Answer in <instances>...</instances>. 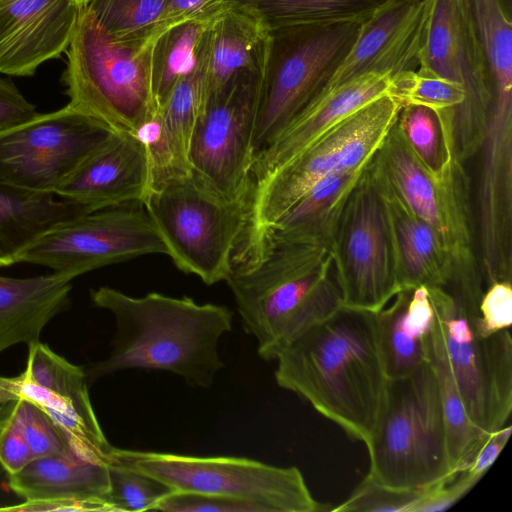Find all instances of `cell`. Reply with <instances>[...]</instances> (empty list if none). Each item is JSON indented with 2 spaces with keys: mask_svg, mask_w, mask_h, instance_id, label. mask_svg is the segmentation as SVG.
<instances>
[{
  "mask_svg": "<svg viewBox=\"0 0 512 512\" xmlns=\"http://www.w3.org/2000/svg\"><path fill=\"white\" fill-rule=\"evenodd\" d=\"M155 510L167 512H265L263 507L247 500L188 491H173L157 504Z\"/></svg>",
  "mask_w": 512,
  "mask_h": 512,
  "instance_id": "42",
  "label": "cell"
},
{
  "mask_svg": "<svg viewBox=\"0 0 512 512\" xmlns=\"http://www.w3.org/2000/svg\"><path fill=\"white\" fill-rule=\"evenodd\" d=\"M511 433L512 425L510 424L490 433L466 470L481 480L498 458Z\"/></svg>",
  "mask_w": 512,
  "mask_h": 512,
  "instance_id": "45",
  "label": "cell"
},
{
  "mask_svg": "<svg viewBox=\"0 0 512 512\" xmlns=\"http://www.w3.org/2000/svg\"><path fill=\"white\" fill-rule=\"evenodd\" d=\"M168 0H87L100 26L121 41L145 40L159 21Z\"/></svg>",
  "mask_w": 512,
  "mask_h": 512,
  "instance_id": "33",
  "label": "cell"
},
{
  "mask_svg": "<svg viewBox=\"0 0 512 512\" xmlns=\"http://www.w3.org/2000/svg\"><path fill=\"white\" fill-rule=\"evenodd\" d=\"M88 213L54 194L0 182V267L20 262L22 254L54 226Z\"/></svg>",
  "mask_w": 512,
  "mask_h": 512,
  "instance_id": "25",
  "label": "cell"
},
{
  "mask_svg": "<svg viewBox=\"0 0 512 512\" xmlns=\"http://www.w3.org/2000/svg\"><path fill=\"white\" fill-rule=\"evenodd\" d=\"M156 47L113 38L81 6L62 76L68 105L114 131L135 132L159 107Z\"/></svg>",
  "mask_w": 512,
  "mask_h": 512,
  "instance_id": "5",
  "label": "cell"
},
{
  "mask_svg": "<svg viewBox=\"0 0 512 512\" xmlns=\"http://www.w3.org/2000/svg\"><path fill=\"white\" fill-rule=\"evenodd\" d=\"M274 44V30L264 16L251 5L234 0L213 21L200 47L198 66L205 80L207 103L241 73L265 82Z\"/></svg>",
  "mask_w": 512,
  "mask_h": 512,
  "instance_id": "18",
  "label": "cell"
},
{
  "mask_svg": "<svg viewBox=\"0 0 512 512\" xmlns=\"http://www.w3.org/2000/svg\"><path fill=\"white\" fill-rule=\"evenodd\" d=\"M417 69L463 87L465 99L452 112L453 137L458 157H473L483 142L493 90L464 0H432Z\"/></svg>",
  "mask_w": 512,
  "mask_h": 512,
  "instance_id": "15",
  "label": "cell"
},
{
  "mask_svg": "<svg viewBox=\"0 0 512 512\" xmlns=\"http://www.w3.org/2000/svg\"><path fill=\"white\" fill-rule=\"evenodd\" d=\"M436 314V313H435ZM426 360L437 382L446 429L449 469L452 475L467 469L489 434L470 420L452 375L437 317L424 342Z\"/></svg>",
  "mask_w": 512,
  "mask_h": 512,
  "instance_id": "27",
  "label": "cell"
},
{
  "mask_svg": "<svg viewBox=\"0 0 512 512\" xmlns=\"http://www.w3.org/2000/svg\"><path fill=\"white\" fill-rule=\"evenodd\" d=\"M16 415L34 459L71 450L59 428L42 409L30 400L18 398Z\"/></svg>",
  "mask_w": 512,
  "mask_h": 512,
  "instance_id": "39",
  "label": "cell"
},
{
  "mask_svg": "<svg viewBox=\"0 0 512 512\" xmlns=\"http://www.w3.org/2000/svg\"><path fill=\"white\" fill-rule=\"evenodd\" d=\"M408 291L398 292L376 313L380 350L389 379L408 376L426 362L427 335L415 333L405 321Z\"/></svg>",
  "mask_w": 512,
  "mask_h": 512,
  "instance_id": "30",
  "label": "cell"
},
{
  "mask_svg": "<svg viewBox=\"0 0 512 512\" xmlns=\"http://www.w3.org/2000/svg\"><path fill=\"white\" fill-rule=\"evenodd\" d=\"M368 164L345 202L329 250L343 307L377 313L400 290L386 207Z\"/></svg>",
  "mask_w": 512,
  "mask_h": 512,
  "instance_id": "11",
  "label": "cell"
},
{
  "mask_svg": "<svg viewBox=\"0 0 512 512\" xmlns=\"http://www.w3.org/2000/svg\"><path fill=\"white\" fill-rule=\"evenodd\" d=\"M150 254L168 255L141 202L85 213L39 237L20 262L41 265L73 280L89 271Z\"/></svg>",
  "mask_w": 512,
  "mask_h": 512,
  "instance_id": "13",
  "label": "cell"
},
{
  "mask_svg": "<svg viewBox=\"0 0 512 512\" xmlns=\"http://www.w3.org/2000/svg\"><path fill=\"white\" fill-rule=\"evenodd\" d=\"M390 94L403 106L419 105L435 112L454 111L465 99L460 84L418 69L393 79Z\"/></svg>",
  "mask_w": 512,
  "mask_h": 512,
  "instance_id": "37",
  "label": "cell"
},
{
  "mask_svg": "<svg viewBox=\"0 0 512 512\" xmlns=\"http://www.w3.org/2000/svg\"><path fill=\"white\" fill-rule=\"evenodd\" d=\"M364 22V21H363ZM363 22L299 25L274 31L272 57L262 87L253 136L255 155L326 85L346 57Z\"/></svg>",
  "mask_w": 512,
  "mask_h": 512,
  "instance_id": "10",
  "label": "cell"
},
{
  "mask_svg": "<svg viewBox=\"0 0 512 512\" xmlns=\"http://www.w3.org/2000/svg\"><path fill=\"white\" fill-rule=\"evenodd\" d=\"M206 104L205 80L197 64L173 86L159 106L169 133L188 162L192 135Z\"/></svg>",
  "mask_w": 512,
  "mask_h": 512,
  "instance_id": "32",
  "label": "cell"
},
{
  "mask_svg": "<svg viewBox=\"0 0 512 512\" xmlns=\"http://www.w3.org/2000/svg\"><path fill=\"white\" fill-rule=\"evenodd\" d=\"M0 511L12 512H83L108 511L99 503L76 499L24 500V502L0 508Z\"/></svg>",
  "mask_w": 512,
  "mask_h": 512,
  "instance_id": "46",
  "label": "cell"
},
{
  "mask_svg": "<svg viewBox=\"0 0 512 512\" xmlns=\"http://www.w3.org/2000/svg\"><path fill=\"white\" fill-rule=\"evenodd\" d=\"M368 167L386 207L399 290L448 288L452 264L439 236Z\"/></svg>",
  "mask_w": 512,
  "mask_h": 512,
  "instance_id": "22",
  "label": "cell"
},
{
  "mask_svg": "<svg viewBox=\"0 0 512 512\" xmlns=\"http://www.w3.org/2000/svg\"><path fill=\"white\" fill-rule=\"evenodd\" d=\"M108 502L113 511L155 510L157 504L174 490L161 480L115 461L107 462Z\"/></svg>",
  "mask_w": 512,
  "mask_h": 512,
  "instance_id": "34",
  "label": "cell"
},
{
  "mask_svg": "<svg viewBox=\"0 0 512 512\" xmlns=\"http://www.w3.org/2000/svg\"><path fill=\"white\" fill-rule=\"evenodd\" d=\"M109 460L149 474L174 491L253 502L265 512L330 511L317 501L295 466L279 467L230 456H193L112 447ZM107 461V462H108Z\"/></svg>",
  "mask_w": 512,
  "mask_h": 512,
  "instance_id": "9",
  "label": "cell"
},
{
  "mask_svg": "<svg viewBox=\"0 0 512 512\" xmlns=\"http://www.w3.org/2000/svg\"><path fill=\"white\" fill-rule=\"evenodd\" d=\"M512 324V284L510 281H495L483 292L478 318L474 330L479 337H489L499 331L510 329Z\"/></svg>",
  "mask_w": 512,
  "mask_h": 512,
  "instance_id": "41",
  "label": "cell"
},
{
  "mask_svg": "<svg viewBox=\"0 0 512 512\" xmlns=\"http://www.w3.org/2000/svg\"><path fill=\"white\" fill-rule=\"evenodd\" d=\"M426 489V488H424ZM424 489H400L384 485L366 474L350 496L332 512H413Z\"/></svg>",
  "mask_w": 512,
  "mask_h": 512,
  "instance_id": "38",
  "label": "cell"
},
{
  "mask_svg": "<svg viewBox=\"0 0 512 512\" xmlns=\"http://www.w3.org/2000/svg\"><path fill=\"white\" fill-rule=\"evenodd\" d=\"M509 5H511V0H505Z\"/></svg>",
  "mask_w": 512,
  "mask_h": 512,
  "instance_id": "50",
  "label": "cell"
},
{
  "mask_svg": "<svg viewBox=\"0 0 512 512\" xmlns=\"http://www.w3.org/2000/svg\"><path fill=\"white\" fill-rule=\"evenodd\" d=\"M150 190V169L143 144L134 133L120 131L87 158L55 195L90 213L131 202L143 203Z\"/></svg>",
  "mask_w": 512,
  "mask_h": 512,
  "instance_id": "21",
  "label": "cell"
},
{
  "mask_svg": "<svg viewBox=\"0 0 512 512\" xmlns=\"http://www.w3.org/2000/svg\"><path fill=\"white\" fill-rule=\"evenodd\" d=\"M71 281L54 272L27 278L0 275V353L40 341L44 327L68 305Z\"/></svg>",
  "mask_w": 512,
  "mask_h": 512,
  "instance_id": "23",
  "label": "cell"
},
{
  "mask_svg": "<svg viewBox=\"0 0 512 512\" xmlns=\"http://www.w3.org/2000/svg\"><path fill=\"white\" fill-rule=\"evenodd\" d=\"M10 489L24 500L76 499L102 504L108 502L107 464L85 460L73 451L36 458L14 475Z\"/></svg>",
  "mask_w": 512,
  "mask_h": 512,
  "instance_id": "24",
  "label": "cell"
},
{
  "mask_svg": "<svg viewBox=\"0 0 512 512\" xmlns=\"http://www.w3.org/2000/svg\"><path fill=\"white\" fill-rule=\"evenodd\" d=\"M81 6L74 0H0V74L32 76L70 43Z\"/></svg>",
  "mask_w": 512,
  "mask_h": 512,
  "instance_id": "19",
  "label": "cell"
},
{
  "mask_svg": "<svg viewBox=\"0 0 512 512\" xmlns=\"http://www.w3.org/2000/svg\"><path fill=\"white\" fill-rule=\"evenodd\" d=\"M366 166L320 180L261 235L268 232L285 240L329 248L345 202Z\"/></svg>",
  "mask_w": 512,
  "mask_h": 512,
  "instance_id": "26",
  "label": "cell"
},
{
  "mask_svg": "<svg viewBox=\"0 0 512 512\" xmlns=\"http://www.w3.org/2000/svg\"><path fill=\"white\" fill-rule=\"evenodd\" d=\"M436 113L445 149L438 171L427 169L412 153L395 123L369 165L439 236L452 264L446 290L473 323L478 318L484 276L475 250L470 178L455 149L451 111Z\"/></svg>",
  "mask_w": 512,
  "mask_h": 512,
  "instance_id": "4",
  "label": "cell"
},
{
  "mask_svg": "<svg viewBox=\"0 0 512 512\" xmlns=\"http://www.w3.org/2000/svg\"><path fill=\"white\" fill-rule=\"evenodd\" d=\"M402 106L390 93L371 101L253 185L246 226L235 252L250 247L320 180L364 168L394 125Z\"/></svg>",
  "mask_w": 512,
  "mask_h": 512,
  "instance_id": "7",
  "label": "cell"
},
{
  "mask_svg": "<svg viewBox=\"0 0 512 512\" xmlns=\"http://www.w3.org/2000/svg\"><path fill=\"white\" fill-rule=\"evenodd\" d=\"M258 10L276 31L334 22H363L393 0H237Z\"/></svg>",
  "mask_w": 512,
  "mask_h": 512,
  "instance_id": "29",
  "label": "cell"
},
{
  "mask_svg": "<svg viewBox=\"0 0 512 512\" xmlns=\"http://www.w3.org/2000/svg\"><path fill=\"white\" fill-rule=\"evenodd\" d=\"M277 385L366 445L386 402L389 378L377 314L342 307L275 359Z\"/></svg>",
  "mask_w": 512,
  "mask_h": 512,
  "instance_id": "1",
  "label": "cell"
},
{
  "mask_svg": "<svg viewBox=\"0 0 512 512\" xmlns=\"http://www.w3.org/2000/svg\"><path fill=\"white\" fill-rule=\"evenodd\" d=\"M250 199H230L191 169L150 191L143 202L175 266L205 284L226 281Z\"/></svg>",
  "mask_w": 512,
  "mask_h": 512,
  "instance_id": "8",
  "label": "cell"
},
{
  "mask_svg": "<svg viewBox=\"0 0 512 512\" xmlns=\"http://www.w3.org/2000/svg\"><path fill=\"white\" fill-rule=\"evenodd\" d=\"M225 282L265 361L343 307L329 248L268 232L234 255Z\"/></svg>",
  "mask_w": 512,
  "mask_h": 512,
  "instance_id": "2",
  "label": "cell"
},
{
  "mask_svg": "<svg viewBox=\"0 0 512 512\" xmlns=\"http://www.w3.org/2000/svg\"><path fill=\"white\" fill-rule=\"evenodd\" d=\"M32 460L34 457L15 407L10 421L0 433V465L9 476L21 471Z\"/></svg>",
  "mask_w": 512,
  "mask_h": 512,
  "instance_id": "43",
  "label": "cell"
},
{
  "mask_svg": "<svg viewBox=\"0 0 512 512\" xmlns=\"http://www.w3.org/2000/svg\"><path fill=\"white\" fill-rule=\"evenodd\" d=\"M17 379L0 376V402L17 399Z\"/></svg>",
  "mask_w": 512,
  "mask_h": 512,
  "instance_id": "47",
  "label": "cell"
},
{
  "mask_svg": "<svg viewBox=\"0 0 512 512\" xmlns=\"http://www.w3.org/2000/svg\"><path fill=\"white\" fill-rule=\"evenodd\" d=\"M392 78L369 72L324 87L254 158L255 185L284 166L324 132L371 101L390 93Z\"/></svg>",
  "mask_w": 512,
  "mask_h": 512,
  "instance_id": "20",
  "label": "cell"
},
{
  "mask_svg": "<svg viewBox=\"0 0 512 512\" xmlns=\"http://www.w3.org/2000/svg\"><path fill=\"white\" fill-rule=\"evenodd\" d=\"M17 399L0 402V433L10 421L17 403ZM2 467L0 465V471ZM3 470V469H2ZM1 473V472H0Z\"/></svg>",
  "mask_w": 512,
  "mask_h": 512,
  "instance_id": "48",
  "label": "cell"
},
{
  "mask_svg": "<svg viewBox=\"0 0 512 512\" xmlns=\"http://www.w3.org/2000/svg\"><path fill=\"white\" fill-rule=\"evenodd\" d=\"M234 0H168L148 37L153 44L173 28L193 21L210 20L224 12Z\"/></svg>",
  "mask_w": 512,
  "mask_h": 512,
  "instance_id": "40",
  "label": "cell"
},
{
  "mask_svg": "<svg viewBox=\"0 0 512 512\" xmlns=\"http://www.w3.org/2000/svg\"><path fill=\"white\" fill-rule=\"evenodd\" d=\"M432 0H393L361 24L350 51L324 87L375 72L392 80L418 68Z\"/></svg>",
  "mask_w": 512,
  "mask_h": 512,
  "instance_id": "17",
  "label": "cell"
},
{
  "mask_svg": "<svg viewBox=\"0 0 512 512\" xmlns=\"http://www.w3.org/2000/svg\"><path fill=\"white\" fill-rule=\"evenodd\" d=\"M30 103L11 80L0 77V128L25 121L36 115Z\"/></svg>",
  "mask_w": 512,
  "mask_h": 512,
  "instance_id": "44",
  "label": "cell"
},
{
  "mask_svg": "<svg viewBox=\"0 0 512 512\" xmlns=\"http://www.w3.org/2000/svg\"><path fill=\"white\" fill-rule=\"evenodd\" d=\"M412 153L430 171H438L444 160V139L435 111L419 105H404L395 122Z\"/></svg>",
  "mask_w": 512,
  "mask_h": 512,
  "instance_id": "36",
  "label": "cell"
},
{
  "mask_svg": "<svg viewBox=\"0 0 512 512\" xmlns=\"http://www.w3.org/2000/svg\"><path fill=\"white\" fill-rule=\"evenodd\" d=\"M79 6H84L87 0H74Z\"/></svg>",
  "mask_w": 512,
  "mask_h": 512,
  "instance_id": "49",
  "label": "cell"
},
{
  "mask_svg": "<svg viewBox=\"0 0 512 512\" xmlns=\"http://www.w3.org/2000/svg\"><path fill=\"white\" fill-rule=\"evenodd\" d=\"M68 104L0 128V182L51 193L115 134Z\"/></svg>",
  "mask_w": 512,
  "mask_h": 512,
  "instance_id": "12",
  "label": "cell"
},
{
  "mask_svg": "<svg viewBox=\"0 0 512 512\" xmlns=\"http://www.w3.org/2000/svg\"><path fill=\"white\" fill-rule=\"evenodd\" d=\"M90 298L115 320L111 351L91 367L90 381L120 370L148 369L208 388L224 367L218 346L232 329L233 311L228 307L158 292L133 297L108 286L91 290Z\"/></svg>",
  "mask_w": 512,
  "mask_h": 512,
  "instance_id": "3",
  "label": "cell"
},
{
  "mask_svg": "<svg viewBox=\"0 0 512 512\" xmlns=\"http://www.w3.org/2000/svg\"><path fill=\"white\" fill-rule=\"evenodd\" d=\"M217 17L177 26L157 43L155 92L159 106L173 86L197 67L202 41Z\"/></svg>",
  "mask_w": 512,
  "mask_h": 512,
  "instance_id": "31",
  "label": "cell"
},
{
  "mask_svg": "<svg viewBox=\"0 0 512 512\" xmlns=\"http://www.w3.org/2000/svg\"><path fill=\"white\" fill-rule=\"evenodd\" d=\"M133 133L146 150L151 190L191 171L188 160L168 131L160 107Z\"/></svg>",
  "mask_w": 512,
  "mask_h": 512,
  "instance_id": "35",
  "label": "cell"
},
{
  "mask_svg": "<svg viewBox=\"0 0 512 512\" xmlns=\"http://www.w3.org/2000/svg\"><path fill=\"white\" fill-rule=\"evenodd\" d=\"M443 346L468 416L490 434L507 424L512 412L510 329L476 335L473 323L444 288H428Z\"/></svg>",
  "mask_w": 512,
  "mask_h": 512,
  "instance_id": "14",
  "label": "cell"
},
{
  "mask_svg": "<svg viewBox=\"0 0 512 512\" xmlns=\"http://www.w3.org/2000/svg\"><path fill=\"white\" fill-rule=\"evenodd\" d=\"M369 475L394 488L424 489L451 480L446 429L434 372L426 362L389 379L380 419L365 445Z\"/></svg>",
  "mask_w": 512,
  "mask_h": 512,
  "instance_id": "6",
  "label": "cell"
},
{
  "mask_svg": "<svg viewBox=\"0 0 512 512\" xmlns=\"http://www.w3.org/2000/svg\"><path fill=\"white\" fill-rule=\"evenodd\" d=\"M17 378V395L42 409L64 435L79 457L105 463L112 445L106 439L94 412L90 396H65Z\"/></svg>",
  "mask_w": 512,
  "mask_h": 512,
  "instance_id": "28",
  "label": "cell"
},
{
  "mask_svg": "<svg viewBox=\"0 0 512 512\" xmlns=\"http://www.w3.org/2000/svg\"><path fill=\"white\" fill-rule=\"evenodd\" d=\"M264 82L248 73L237 75L209 101L190 143V168L230 199H250L253 136Z\"/></svg>",
  "mask_w": 512,
  "mask_h": 512,
  "instance_id": "16",
  "label": "cell"
}]
</instances>
